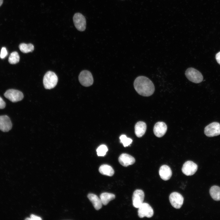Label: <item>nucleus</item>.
<instances>
[{
    "mask_svg": "<svg viewBox=\"0 0 220 220\" xmlns=\"http://www.w3.org/2000/svg\"><path fill=\"white\" fill-rule=\"evenodd\" d=\"M31 220H41L42 218L39 217L35 215L31 214Z\"/></svg>",
    "mask_w": 220,
    "mask_h": 220,
    "instance_id": "bb28decb",
    "label": "nucleus"
},
{
    "mask_svg": "<svg viewBox=\"0 0 220 220\" xmlns=\"http://www.w3.org/2000/svg\"><path fill=\"white\" fill-rule=\"evenodd\" d=\"M118 160L120 163L125 167L133 164L135 161L133 157L127 153L122 154L119 156Z\"/></svg>",
    "mask_w": 220,
    "mask_h": 220,
    "instance_id": "4468645a",
    "label": "nucleus"
},
{
    "mask_svg": "<svg viewBox=\"0 0 220 220\" xmlns=\"http://www.w3.org/2000/svg\"><path fill=\"white\" fill-rule=\"evenodd\" d=\"M19 48L21 51L24 53L32 52L34 48V46L32 44H27L24 43L20 44Z\"/></svg>",
    "mask_w": 220,
    "mask_h": 220,
    "instance_id": "412c9836",
    "label": "nucleus"
},
{
    "mask_svg": "<svg viewBox=\"0 0 220 220\" xmlns=\"http://www.w3.org/2000/svg\"><path fill=\"white\" fill-rule=\"evenodd\" d=\"M138 208V215L140 218H143L145 217L150 218L153 215V209L150 205L147 203H143Z\"/></svg>",
    "mask_w": 220,
    "mask_h": 220,
    "instance_id": "6e6552de",
    "label": "nucleus"
},
{
    "mask_svg": "<svg viewBox=\"0 0 220 220\" xmlns=\"http://www.w3.org/2000/svg\"><path fill=\"white\" fill-rule=\"evenodd\" d=\"M215 58L217 62L220 65V51L216 54Z\"/></svg>",
    "mask_w": 220,
    "mask_h": 220,
    "instance_id": "cd10ccee",
    "label": "nucleus"
},
{
    "mask_svg": "<svg viewBox=\"0 0 220 220\" xmlns=\"http://www.w3.org/2000/svg\"><path fill=\"white\" fill-rule=\"evenodd\" d=\"M169 199L172 206L176 209H179L182 206L184 201V198L179 193L174 192L170 195Z\"/></svg>",
    "mask_w": 220,
    "mask_h": 220,
    "instance_id": "1a4fd4ad",
    "label": "nucleus"
},
{
    "mask_svg": "<svg viewBox=\"0 0 220 220\" xmlns=\"http://www.w3.org/2000/svg\"><path fill=\"white\" fill-rule=\"evenodd\" d=\"M4 96L13 102L20 101L24 97V95L21 92L13 89L7 90L4 93Z\"/></svg>",
    "mask_w": 220,
    "mask_h": 220,
    "instance_id": "423d86ee",
    "label": "nucleus"
},
{
    "mask_svg": "<svg viewBox=\"0 0 220 220\" xmlns=\"http://www.w3.org/2000/svg\"><path fill=\"white\" fill-rule=\"evenodd\" d=\"M79 80L80 84L85 87L91 86L94 82L92 74L87 70H83L80 72L79 76Z\"/></svg>",
    "mask_w": 220,
    "mask_h": 220,
    "instance_id": "20e7f679",
    "label": "nucleus"
},
{
    "mask_svg": "<svg viewBox=\"0 0 220 220\" xmlns=\"http://www.w3.org/2000/svg\"><path fill=\"white\" fill-rule=\"evenodd\" d=\"M167 127L165 123L163 122H158L155 125L153 128V132L156 136L160 138L166 133Z\"/></svg>",
    "mask_w": 220,
    "mask_h": 220,
    "instance_id": "f8f14e48",
    "label": "nucleus"
},
{
    "mask_svg": "<svg viewBox=\"0 0 220 220\" xmlns=\"http://www.w3.org/2000/svg\"><path fill=\"white\" fill-rule=\"evenodd\" d=\"M120 143H122L124 147L130 145L132 142V140L128 138L125 135H122L119 137Z\"/></svg>",
    "mask_w": 220,
    "mask_h": 220,
    "instance_id": "5701e85b",
    "label": "nucleus"
},
{
    "mask_svg": "<svg viewBox=\"0 0 220 220\" xmlns=\"http://www.w3.org/2000/svg\"><path fill=\"white\" fill-rule=\"evenodd\" d=\"M135 133L138 138L142 137L145 134L146 130V125L142 121H139L135 124Z\"/></svg>",
    "mask_w": 220,
    "mask_h": 220,
    "instance_id": "dca6fc26",
    "label": "nucleus"
},
{
    "mask_svg": "<svg viewBox=\"0 0 220 220\" xmlns=\"http://www.w3.org/2000/svg\"><path fill=\"white\" fill-rule=\"evenodd\" d=\"M185 74L186 78L190 81L196 83L202 82L203 77L202 74L196 69L189 68L186 70Z\"/></svg>",
    "mask_w": 220,
    "mask_h": 220,
    "instance_id": "7ed1b4c3",
    "label": "nucleus"
},
{
    "mask_svg": "<svg viewBox=\"0 0 220 220\" xmlns=\"http://www.w3.org/2000/svg\"><path fill=\"white\" fill-rule=\"evenodd\" d=\"M108 151L107 147L104 145H100L96 150L97 155L98 156H104Z\"/></svg>",
    "mask_w": 220,
    "mask_h": 220,
    "instance_id": "b1692460",
    "label": "nucleus"
},
{
    "mask_svg": "<svg viewBox=\"0 0 220 220\" xmlns=\"http://www.w3.org/2000/svg\"><path fill=\"white\" fill-rule=\"evenodd\" d=\"M198 169L197 165L191 161H187L183 164L182 168L183 173L187 176L194 174Z\"/></svg>",
    "mask_w": 220,
    "mask_h": 220,
    "instance_id": "9d476101",
    "label": "nucleus"
},
{
    "mask_svg": "<svg viewBox=\"0 0 220 220\" xmlns=\"http://www.w3.org/2000/svg\"><path fill=\"white\" fill-rule=\"evenodd\" d=\"M12 124L9 118L6 115L0 116V130L4 132L10 130Z\"/></svg>",
    "mask_w": 220,
    "mask_h": 220,
    "instance_id": "ddd939ff",
    "label": "nucleus"
},
{
    "mask_svg": "<svg viewBox=\"0 0 220 220\" xmlns=\"http://www.w3.org/2000/svg\"><path fill=\"white\" fill-rule=\"evenodd\" d=\"M20 60V56L18 53L16 51L12 52L10 54L8 59L9 63L15 64L18 63Z\"/></svg>",
    "mask_w": 220,
    "mask_h": 220,
    "instance_id": "4be33fe9",
    "label": "nucleus"
},
{
    "mask_svg": "<svg viewBox=\"0 0 220 220\" xmlns=\"http://www.w3.org/2000/svg\"><path fill=\"white\" fill-rule=\"evenodd\" d=\"M87 197L95 209L98 210L101 208L102 204L101 201L96 195L89 193Z\"/></svg>",
    "mask_w": 220,
    "mask_h": 220,
    "instance_id": "f3484780",
    "label": "nucleus"
},
{
    "mask_svg": "<svg viewBox=\"0 0 220 220\" xmlns=\"http://www.w3.org/2000/svg\"><path fill=\"white\" fill-rule=\"evenodd\" d=\"M115 198L114 194L108 193H102L100 195V199L102 204L104 205H107L109 201Z\"/></svg>",
    "mask_w": 220,
    "mask_h": 220,
    "instance_id": "6ab92c4d",
    "label": "nucleus"
},
{
    "mask_svg": "<svg viewBox=\"0 0 220 220\" xmlns=\"http://www.w3.org/2000/svg\"><path fill=\"white\" fill-rule=\"evenodd\" d=\"M57 82L58 77L53 72H47L44 76L43 84L45 88L46 89L54 88L57 85Z\"/></svg>",
    "mask_w": 220,
    "mask_h": 220,
    "instance_id": "f03ea898",
    "label": "nucleus"
},
{
    "mask_svg": "<svg viewBox=\"0 0 220 220\" xmlns=\"http://www.w3.org/2000/svg\"><path fill=\"white\" fill-rule=\"evenodd\" d=\"M159 174L161 179L164 181L169 180L172 175L170 168L169 166L166 165L161 166L159 170Z\"/></svg>",
    "mask_w": 220,
    "mask_h": 220,
    "instance_id": "2eb2a0df",
    "label": "nucleus"
},
{
    "mask_svg": "<svg viewBox=\"0 0 220 220\" xmlns=\"http://www.w3.org/2000/svg\"><path fill=\"white\" fill-rule=\"evenodd\" d=\"M6 106V103L1 97H0V109L4 108Z\"/></svg>",
    "mask_w": 220,
    "mask_h": 220,
    "instance_id": "a878e982",
    "label": "nucleus"
},
{
    "mask_svg": "<svg viewBox=\"0 0 220 220\" xmlns=\"http://www.w3.org/2000/svg\"><path fill=\"white\" fill-rule=\"evenodd\" d=\"M99 171L101 174L109 176H112L114 173L112 167L107 164H103L99 168Z\"/></svg>",
    "mask_w": 220,
    "mask_h": 220,
    "instance_id": "a211bd4d",
    "label": "nucleus"
},
{
    "mask_svg": "<svg viewBox=\"0 0 220 220\" xmlns=\"http://www.w3.org/2000/svg\"><path fill=\"white\" fill-rule=\"evenodd\" d=\"M8 53L5 47L2 48L0 54V57L1 59L5 58L7 55Z\"/></svg>",
    "mask_w": 220,
    "mask_h": 220,
    "instance_id": "393cba45",
    "label": "nucleus"
},
{
    "mask_svg": "<svg viewBox=\"0 0 220 220\" xmlns=\"http://www.w3.org/2000/svg\"><path fill=\"white\" fill-rule=\"evenodd\" d=\"M73 21L75 27L79 31H84L86 28V20L84 16L81 13H76L73 17Z\"/></svg>",
    "mask_w": 220,
    "mask_h": 220,
    "instance_id": "0eeeda50",
    "label": "nucleus"
},
{
    "mask_svg": "<svg viewBox=\"0 0 220 220\" xmlns=\"http://www.w3.org/2000/svg\"><path fill=\"white\" fill-rule=\"evenodd\" d=\"M144 197V193L142 190L136 189L134 191L132 196L133 206L135 208H138L143 203Z\"/></svg>",
    "mask_w": 220,
    "mask_h": 220,
    "instance_id": "9b49d317",
    "label": "nucleus"
},
{
    "mask_svg": "<svg viewBox=\"0 0 220 220\" xmlns=\"http://www.w3.org/2000/svg\"><path fill=\"white\" fill-rule=\"evenodd\" d=\"M210 193L212 198L216 201L220 200V187L214 185L210 190Z\"/></svg>",
    "mask_w": 220,
    "mask_h": 220,
    "instance_id": "aec40b11",
    "label": "nucleus"
},
{
    "mask_svg": "<svg viewBox=\"0 0 220 220\" xmlns=\"http://www.w3.org/2000/svg\"><path fill=\"white\" fill-rule=\"evenodd\" d=\"M205 134L207 137H213L220 134V124L217 122L211 123L205 127Z\"/></svg>",
    "mask_w": 220,
    "mask_h": 220,
    "instance_id": "39448f33",
    "label": "nucleus"
},
{
    "mask_svg": "<svg viewBox=\"0 0 220 220\" xmlns=\"http://www.w3.org/2000/svg\"><path fill=\"white\" fill-rule=\"evenodd\" d=\"M3 3V0H0V6L2 5Z\"/></svg>",
    "mask_w": 220,
    "mask_h": 220,
    "instance_id": "c85d7f7f",
    "label": "nucleus"
},
{
    "mask_svg": "<svg viewBox=\"0 0 220 220\" xmlns=\"http://www.w3.org/2000/svg\"><path fill=\"white\" fill-rule=\"evenodd\" d=\"M134 85L136 92L142 96H150L154 92L153 83L149 79L145 76H140L136 78L134 82Z\"/></svg>",
    "mask_w": 220,
    "mask_h": 220,
    "instance_id": "f257e3e1",
    "label": "nucleus"
}]
</instances>
